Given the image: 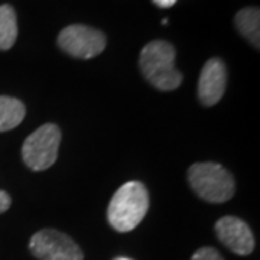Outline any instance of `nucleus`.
<instances>
[{
    "instance_id": "nucleus-1",
    "label": "nucleus",
    "mask_w": 260,
    "mask_h": 260,
    "mask_svg": "<svg viewBox=\"0 0 260 260\" xmlns=\"http://www.w3.org/2000/svg\"><path fill=\"white\" fill-rule=\"evenodd\" d=\"M149 210V192L139 181L121 185L107 207V220L116 232L127 233L136 229Z\"/></svg>"
},
{
    "instance_id": "nucleus-2",
    "label": "nucleus",
    "mask_w": 260,
    "mask_h": 260,
    "mask_svg": "<svg viewBox=\"0 0 260 260\" xmlns=\"http://www.w3.org/2000/svg\"><path fill=\"white\" fill-rule=\"evenodd\" d=\"M143 77L160 91L177 90L182 74L175 67V48L167 41H152L145 45L139 56Z\"/></svg>"
},
{
    "instance_id": "nucleus-3",
    "label": "nucleus",
    "mask_w": 260,
    "mask_h": 260,
    "mask_svg": "<svg viewBox=\"0 0 260 260\" xmlns=\"http://www.w3.org/2000/svg\"><path fill=\"white\" fill-rule=\"evenodd\" d=\"M188 182L194 192L204 201L220 204L234 195L233 175L220 164L197 162L188 169Z\"/></svg>"
},
{
    "instance_id": "nucleus-4",
    "label": "nucleus",
    "mask_w": 260,
    "mask_h": 260,
    "mask_svg": "<svg viewBox=\"0 0 260 260\" xmlns=\"http://www.w3.org/2000/svg\"><path fill=\"white\" fill-rule=\"evenodd\" d=\"M61 130L56 124L47 123L30 133L22 146V159L32 171H45L58 159Z\"/></svg>"
},
{
    "instance_id": "nucleus-5",
    "label": "nucleus",
    "mask_w": 260,
    "mask_h": 260,
    "mask_svg": "<svg viewBox=\"0 0 260 260\" xmlns=\"http://www.w3.org/2000/svg\"><path fill=\"white\" fill-rule=\"evenodd\" d=\"M30 253L39 260H84L80 246L65 233L44 229L30 237Z\"/></svg>"
},
{
    "instance_id": "nucleus-6",
    "label": "nucleus",
    "mask_w": 260,
    "mask_h": 260,
    "mask_svg": "<svg viewBox=\"0 0 260 260\" xmlns=\"http://www.w3.org/2000/svg\"><path fill=\"white\" fill-rule=\"evenodd\" d=\"M58 45L68 55L91 59L106 48V37L97 29L85 25H70L58 35Z\"/></svg>"
},
{
    "instance_id": "nucleus-7",
    "label": "nucleus",
    "mask_w": 260,
    "mask_h": 260,
    "mask_svg": "<svg viewBox=\"0 0 260 260\" xmlns=\"http://www.w3.org/2000/svg\"><path fill=\"white\" fill-rule=\"evenodd\" d=\"M218 240L237 256H249L254 250V236L246 221L237 217L225 215L215 223Z\"/></svg>"
},
{
    "instance_id": "nucleus-8",
    "label": "nucleus",
    "mask_w": 260,
    "mask_h": 260,
    "mask_svg": "<svg viewBox=\"0 0 260 260\" xmlns=\"http://www.w3.org/2000/svg\"><path fill=\"white\" fill-rule=\"evenodd\" d=\"M227 88V67L220 58L208 59L201 70L197 94L205 107H211L223 99Z\"/></svg>"
},
{
    "instance_id": "nucleus-9",
    "label": "nucleus",
    "mask_w": 260,
    "mask_h": 260,
    "mask_svg": "<svg viewBox=\"0 0 260 260\" xmlns=\"http://www.w3.org/2000/svg\"><path fill=\"white\" fill-rule=\"evenodd\" d=\"M236 28L253 47L259 49L260 44V12L257 8H244L239 10L236 18Z\"/></svg>"
},
{
    "instance_id": "nucleus-10",
    "label": "nucleus",
    "mask_w": 260,
    "mask_h": 260,
    "mask_svg": "<svg viewBox=\"0 0 260 260\" xmlns=\"http://www.w3.org/2000/svg\"><path fill=\"white\" fill-rule=\"evenodd\" d=\"M26 116L25 104L9 95H0V132H8L19 126Z\"/></svg>"
},
{
    "instance_id": "nucleus-11",
    "label": "nucleus",
    "mask_w": 260,
    "mask_h": 260,
    "mask_svg": "<svg viewBox=\"0 0 260 260\" xmlns=\"http://www.w3.org/2000/svg\"><path fill=\"white\" fill-rule=\"evenodd\" d=\"M18 38V18L10 5L0 6V49L8 51Z\"/></svg>"
},
{
    "instance_id": "nucleus-12",
    "label": "nucleus",
    "mask_w": 260,
    "mask_h": 260,
    "mask_svg": "<svg viewBox=\"0 0 260 260\" xmlns=\"http://www.w3.org/2000/svg\"><path fill=\"white\" fill-rule=\"evenodd\" d=\"M191 260H224L223 256L214 247H201L192 254Z\"/></svg>"
},
{
    "instance_id": "nucleus-13",
    "label": "nucleus",
    "mask_w": 260,
    "mask_h": 260,
    "mask_svg": "<svg viewBox=\"0 0 260 260\" xmlns=\"http://www.w3.org/2000/svg\"><path fill=\"white\" fill-rule=\"evenodd\" d=\"M10 204H12V200H10L9 194L5 191H0V214L9 210Z\"/></svg>"
},
{
    "instance_id": "nucleus-14",
    "label": "nucleus",
    "mask_w": 260,
    "mask_h": 260,
    "mask_svg": "<svg viewBox=\"0 0 260 260\" xmlns=\"http://www.w3.org/2000/svg\"><path fill=\"white\" fill-rule=\"evenodd\" d=\"M153 3H155V5H158L159 8H164V9H167V8L174 6V5L177 3V0H153Z\"/></svg>"
},
{
    "instance_id": "nucleus-15",
    "label": "nucleus",
    "mask_w": 260,
    "mask_h": 260,
    "mask_svg": "<svg viewBox=\"0 0 260 260\" xmlns=\"http://www.w3.org/2000/svg\"><path fill=\"white\" fill-rule=\"evenodd\" d=\"M116 260H129V259H124V257H120V259H116Z\"/></svg>"
}]
</instances>
